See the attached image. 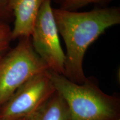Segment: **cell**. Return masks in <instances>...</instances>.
<instances>
[{"label": "cell", "mask_w": 120, "mask_h": 120, "mask_svg": "<svg viewBox=\"0 0 120 120\" xmlns=\"http://www.w3.org/2000/svg\"><path fill=\"white\" fill-rule=\"evenodd\" d=\"M58 33L66 48L63 76L73 83L82 84L88 78L83 62L87 49L106 30L120 23V8L103 6L86 12L53 8Z\"/></svg>", "instance_id": "6da1fadb"}, {"label": "cell", "mask_w": 120, "mask_h": 120, "mask_svg": "<svg viewBox=\"0 0 120 120\" xmlns=\"http://www.w3.org/2000/svg\"><path fill=\"white\" fill-rule=\"evenodd\" d=\"M47 74L66 103L67 120H120L119 97L106 94L93 79L77 84L50 70Z\"/></svg>", "instance_id": "7a4b0ae2"}, {"label": "cell", "mask_w": 120, "mask_h": 120, "mask_svg": "<svg viewBox=\"0 0 120 120\" xmlns=\"http://www.w3.org/2000/svg\"><path fill=\"white\" fill-rule=\"evenodd\" d=\"M48 70L34 50L31 37L19 38L14 48L0 57V107L28 79Z\"/></svg>", "instance_id": "3957f363"}, {"label": "cell", "mask_w": 120, "mask_h": 120, "mask_svg": "<svg viewBox=\"0 0 120 120\" xmlns=\"http://www.w3.org/2000/svg\"><path fill=\"white\" fill-rule=\"evenodd\" d=\"M51 0H44L34 20L31 37L34 50L49 70L64 75L66 56L61 47Z\"/></svg>", "instance_id": "277c9868"}, {"label": "cell", "mask_w": 120, "mask_h": 120, "mask_svg": "<svg viewBox=\"0 0 120 120\" xmlns=\"http://www.w3.org/2000/svg\"><path fill=\"white\" fill-rule=\"evenodd\" d=\"M47 71L31 78L16 90L0 107V120L28 117L42 107L56 92Z\"/></svg>", "instance_id": "5b68a950"}, {"label": "cell", "mask_w": 120, "mask_h": 120, "mask_svg": "<svg viewBox=\"0 0 120 120\" xmlns=\"http://www.w3.org/2000/svg\"><path fill=\"white\" fill-rule=\"evenodd\" d=\"M44 0H7L13 16L12 40L30 37L34 20Z\"/></svg>", "instance_id": "8992f818"}, {"label": "cell", "mask_w": 120, "mask_h": 120, "mask_svg": "<svg viewBox=\"0 0 120 120\" xmlns=\"http://www.w3.org/2000/svg\"><path fill=\"white\" fill-rule=\"evenodd\" d=\"M68 107L63 97L56 91L52 96L28 120H67Z\"/></svg>", "instance_id": "52a82bcc"}, {"label": "cell", "mask_w": 120, "mask_h": 120, "mask_svg": "<svg viewBox=\"0 0 120 120\" xmlns=\"http://www.w3.org/2000/svg\"><path fill=\"white\" fill-rule=\"evenodd\" d=\"M59 6L61 10L68 11L77 10L90 4H94L101 7L107 6L109 3L115 0H51Z\"/></svg>", "instance_id": "ba28073f"}, {"label": "cell", "mask_w": 120, "mask_h": 120, "mask_svg": "<svg viewBox=\"0 0 120 120\" xmlns=\"http://www.w3.org/2000/svg\"><path fill=\"white\" fill-rule=\"evenodd\" d=\"M12 41V29L8 23L0 19V57L10 49Z\"/></svg>", "instance_id": "9c48e42d"}, {"label": "cell", "mask_w": 120, "mask_h": 120, "mask_svg": "<svg viewBox=\"0 0 120 120\" xmlns=\"http://www.w3.org/2000/svg\"><path fill=\"white\" fill-rule=\"evenodd\" d=\"M0 19L8 23L13 21V16L9 10L7 0H0Z\"/></svg>", "instance_id": "30bf717a"}, {"label": "cell", "mask_w": 120, "mask_h": 120, "mask_svg": "<svg viewBox=\"0 0 120 120\" xmlns=\"http://www.w3.org/2000/svg\"><path fill=\"white\" fill-rule=\"evenodd\" d=\"M28 120L27 118H20L19 120Z\"/></svg>", "instance_id": "8fae6325"}, {"label": "cell", "mask_w": 120, "mask_h": 120, "mask_svg": "<svg viewBox=\"0 0 120 120\" xmlns=\"http://www.w3.org/2000/svg\"></svg>", "instance_id": "7c38bea8"}, {"label": "cell", "mask_w": 120, "mask_h": 120, "mask_svg": "<svg viewBox=\"0 0 120 120\" xmlns=\"http://www.w3.org/2000/svg\"></svg>", "instance_id": "4fadbf2b"}, {"label": "cell", "mask_w": 120, "mask_h": 120, "mask_svg": "<svg viewBox=\"0 0 120 120\" xmlns=\"http://www.w3.org/2000/svg\"></svg>", "instance_id": "5bb4252c"}]
</instances>
